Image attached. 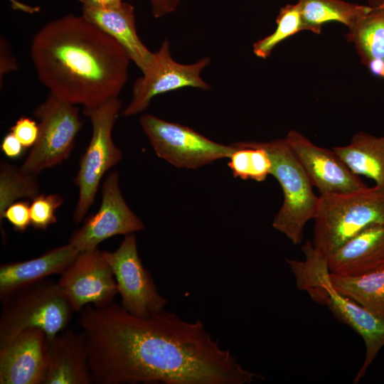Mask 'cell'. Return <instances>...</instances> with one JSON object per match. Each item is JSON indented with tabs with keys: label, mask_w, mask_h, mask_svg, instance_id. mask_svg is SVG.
<instances>
[{
	"label": "cell",
	"mask_w": 384,
	"mask_h": 384,
	"mask_svg": "<svg viewBox=\"0 0 384 384\" xmlns=\"http://www.w3.org/2000/svg\"><path fill=\"white\" fill-rule=\"evenodd\" d=\"M60 194H38L30 204L31 225L36 229L46 230L57 221L55 211L62 205Z\"/></svg>",
	"instance_id": "27"
},
{
	"label": "cell",
	"mask_w": 384,
	"mask_h": 384,
	"mask_svg": "<svg viewBox=\"0 0 384 384\" xmlns=\"http://www.w3.org/2000/svg\"><path fill=\"white\" fill-rule=\"evenodd\" d=\"M114 274L121 305L129 313L148 317L162 310L168 301L161 296L139 256L136 236H124L114 252L103 251Z\"/></svg>",
	"instance_id": "11"
},
{
	"label": "cell",
	"mask_w": 384,
	"mask_h": 384,
	"mask_svg": "<svg viewBox=\"0 0 384 384\" xmlns=\"http://www.w3.org/2000/svg\"><path fill=\"white\" fill-rule=\"evenodd\" d=\"M122 107L117 97L96 107L83 109V114L91 122L92 136L74 179L79 189L73 213L76 223L82 220L92 205L103 176L122 159V151L112 139L113 127Z\"/></svg>",
	"instance_id": "7"
},
{
	"label": "cell",
	"mask_w": 384,
	"mask_h": 384,
	"mask_svg": "<svg viewBox=\"0 0 384 384\" xmlns=\"http://www.w3.org/2000/svg\"><path fill=\"white\" fill-rule=\"evenodd\" d=\"M80 253L68 242L33 259L1 265L0 300L24 286L62 274Z\"/></svg>",
	"instance_id": "19"
},
{
	"label": "cell",
	"mask_w": 384,
	"mask_h": 384,
	"mask_svg": "<svg viewBox=\"0 0 384 384\" xmlns=\"http://www.w3.org/2000/svg\"><path fill=\"white\" fill-rule=\"evenodd\" d=\"M331 274L357 277L384 267V223L370 225L328 256Z\"/></svg>",
	"instance_id": "16"
},
{
	"label": "cell",
	"mask_w": 384,
	"mask_h": 384,
	"mask_svg": "<svg viewBox=\"0 0 384 384\" xmlns=\"http://www.w3.org/2000/svg\"><path fill=\"white\" fill-rule=\"evenodd\" d=\"M6 218L16 231H25L31 225L30 205L28 202L17 201L11 204L0 215Z\"/></svg>",
	"instance_id": "28"
},
{
	"label": "cell",
	"mask_w": 384,
	"mask_h": 384,
	"mask_svg": "<svg viewBox=\"0 0 384 384\" xmlns=\"http://www.w3.org/2000/svg\"><path fill=\"white\" fill-rule=\"evenodd\" d=\"M31 57L49 93L84 108L117 97L131 61L112 37L73 14L48 22L36 33Z\"/></svg>",
	"instance_id": "2"
},
{
	"label": "cell",
	"mask_w": 384,
	"mask_h": 384,
	"mask_svg": "<svg viewBox=\"0 0 384 384\" xmlns=\"http://www.w3.org/2000/svg\"><path fill=\"white\" fill-rule=\"evenodd\" d=\"M276 29L270 35L253 44V52L259 58H268L274 48L283 41L304 31L298 4L281 8L276 19Z\"/></svg>",
	"instance_id": "26"
},
{
	"label": "cell",
	"mask_w": 384,
	"mask_h": 384,
	"mask_svg": "<svg viewBox=\"0 0 384 384\" xmlns=\"http://www.w3.org/2000/svg\"><path fill=\"white\" fill-rule=\"evenodd\" d=\"M139 124L156 154L178 168L197 169L216 160L229 158L235 144L213 142L194 129L149 114Z\"/></svg>",
	"instance_id": "9"
},
{
	"label": "cell",
	"mask_w": 384,
	"mask_h": 384,
	"mask_svg": "<svg viewBox=\"0 0 384 384\" xmlns=\"http://www.w3.org/2000/svg\"><path fill=\"white\" fill-rule=\"evenodd\" d=\"M81 14L116 41L142 72L146 68L154 53L137 34L134 8L132 4L123 1L105 9L82 6Z\"/></svg>",
	"instance_id": "18"
},
{
	"label": "cell",
	"mask_w": 384,
	"mask_h": 384,
	"mask_svg": "<svg viewBox=\"0 0 384 384\" xmlns=\"http://www.w3.org/2000/svg\"><path fill=\"white\" fill-rule=\"evenodd\" d=\"M204 57L192 64H182L171 56L169 42L165 39L146 68L133 84L132 98L122 112L124 117L136 115L149 106L151 100L161 94L186 87L210 89L201 76V71L210 63Z\"/></svg>",
	"instance_id": "10"
},
{
	"label": "cell",
	"mask_w": 384,
	"mask_h": 384,
	"mask_svg": "<svg viewBox=\"0 0 384 384\" xmlns=\"http://www.w3.org/2000/svg\"><path fill=\"white\" fill-rule=\"evenodd\" d=\"M10 132L18 139L25 148H32L38 139L39 127L33 119L22 117L11 127Z\"/></svg>",
	"instance_id": "29"
},
{
	"label": "cell",
	"mask_w": 384,
	"mask_h": 384,
	"mask_svg": "<svg viewBox=\"0 0 384 384\" xmlns=\"http://www.w3.org/2000/svg\"><path fill=\"white\" fill-rule=\"evenodd\" d=\"M33 114L39 120L38 137L20 168L36 176L69 157L82 122L77 105L50 93Z\"/></svg>",
	"instance_id": "8"
},
{
	"label": "cell",
	"mask_w": 384,
	"mask_h": 384,
	"mask_svg": "<svg viewBox=\"0 0 384 384\" xmlns=\"http://www.w3.org/2000/svg\"><path fill=\"white\" fill-rule=\"evenodd\" d=\"M98 210L75 230L69 243L80 252L97 248L102 241L117 235H128L144 228L141 219L125 202L119 186L118 172L108 174L102 187Z\"/></svg>",
	"instance_id": "12"
},
{
	"label": "cell",
	"mask_w": 384,
	"mask_h": 384,
	"mask_svg": "<svg viewBox=\"0 0 384 384\" xmlns=\"http://www.w3.org/2000/svg\"><path fill=\"white\" fill-rule=\"evenodd\" d=\"M151 14L155 18H161L174 11L180 0H149Z\"/></svg>",
	"instance_id": "32"
},
{
	"label": "cell",
	"mask_w": 384,
	"mask_h": 384,
	"mask_svg": "<svg viewBox=\"0 0 384 384\" xmlns=\"http://www.w3.org/2000/svg\"><path fill=\"white\" fill-rule=\"evenodd\" d=\"M18 69V63L13 55L8 41L3 36L0 38V78Z\"/></svg>",
	"instance_id": "30"
},
{
	"label": "cell",
	"mask_w": 384,
	"mask_h": 384,
	"mask_svg": "<svg viewBox=\"0 0 384 384\" xmlns=\"http://www.w3.org/2000/svg\"><path fill=\"white\" fill-rule=\"evenodd\" d=\"M332 149L356 175L372 179L375 186L384 188V135L376 137L360 132L349 144Z\"/></svg>",
	"instance_id": "21"
},
{
	"label": "cell",
	"mask_w": 384,
	"mask_h": 384,
	"mask_svg": "<svg viewBox=\"0 0 384 384\" xmlns=\"http://www.w3.org/2000/svg\"><path fill=\"white\" fill-rule=\"evenodd\" d=\"M26 148L18 139L11 132L8 133L3 139L1 149L7 157L18 159L22 156Z\"/></svg>",
	"instance_id": "31"
},
{
	"label": "cell",
	"mask_w": 384,
	"mask_h": 384,
	"mask_svg": "<svg viewBox=\"0 0 384 384\" xmlns=\"http://www.w3.org/2000/svg\"><path fill=\"white\" fill-rule=\"evenodd\" d=\"M58 284L73 311L87 304L105 305L118 293L117 282L103 251L81 252L60 274Z\"/></svg>",
	"instance_id": "13"
},
{
	"label": "cell",
	"mask_w": 384,
	"mask_h": 384,
	"mask_svg": "<svg viewBox=\"0 0 384 384\" xmlns=\"http://www.w3.org/2000/svg\"><path fill=\"white\" fill-rule=\"evenodd\" d=\"M48 340L38 328L21 331L0 348L1 384H43L48 365Z\"/></svg>",
	"instance_id": "15"
},
{
	"label": "cell",
	"mask_w": 384,
	"mask_h": 384,
	"mask_svg": "<svg viewBox=\"0 0 384 384\" xmlns=\"http://www.w3.org/2000/svg\"><path fill=\"white\" fill-rule=\"evenodd\" d=\"M303 260H287L297 287L311 299L326 306L334 316L358 334L366 346L365 360L353 383L366 375L368 368L384 346V318L379 317L334 286L328 267V257L318 251L307 240L302 247Z\"/></svg>",
	"instance_id": "3"
},
{
	"label": "cell",
	"mask_w": 384,
	"mask_h": 384,
	"mask_svg": "<svg viewBox=\"0 0 384 384\" xmlns=\"http://www.w3.org/2000/svg\"><path fill=\"white\" fill-rule=\"evenodd\" d=\"M331 279L339 292L373 314L384 318V267L357 277L331 274Z\"/></svg>",
	"instance_id": "23"
},
{
	"label": "cell",
	"mask_w": 384,
	"mask_h": 384,
	"mask_svg": "<svg viewBox=\"0 0 384 384\" xmlns=\"http://www.w3.org/2000/svg\"><path fill=\"white\" fill-rule=\"evenodd\" d=\"M370 9L348 28L362 63L375 77L384 79V0H368Z\"/></svg>",
	"instance_id": "20"
},
{
	"label": "cell",
	"mask_w": 384,
	"mask_h": 384,
	"mask_svg": "<svg viewBox=\"0 0 384 384\" xmlns=\"http://www.w3.org/2000/svg\"><path fill=\"white\" fill-rule=\"evenodd\" d=\"M82 4V6L91 8L105 9L117 6L123 2V0H78Z\"/></svg>",
	"instance_id": "33"
},
{
	"label": "cell",
	"mask_w": 384,
	"mask_h": 384,
	"mask_svg": "<svg viewBox=\"0 0 384 384\" xmlns=\"http://www.w3.org/2000/svg\"><path fill=\"white\" fill-rule=\"evenodd\" d=\"M36 176L9 164H1L0 215L18 198L33 199L39 193Z\"/></svg>",
	"instance_id": "25"
},
{
	"label": "cell",
	"mask_w": 384,
	"mask_h": 384,
	"mask_svg": "<svg viewBox=\"0 0 384 384\" xmlns=\"http://www.w3.org/2000/svg\"><path fill=\"white\" fill-rule=\"evenodd\" d=\"M304 31L319 34L328 22H338L348 28L370 9V5H361L343 0H298Z\"/></svg>",
	"instance_id": "22"
},
{
	"label": "cell",
	"mask_w": 384,
	"mask_h": 384,
	"mask_svg": "<svg viewBox=\"0 0 384 384\" xmlns=\"http://www.w3.org/2000/svg\"><path fill=\"white\" fill-rule=\"evenodd\" d=\"M260 143L271 158V175L283 193V202L272 227L299 245L303 241L306 224L315 217L319 196L285 138Z\"/></svg>",
	"instance_id": "6"
},
{
	"label": "cell",
	"mask_w": 384,
	"mask_h": 384,
	"mask_svg": "<svg viewBox=\"0 0 384 384\" xmlns=\"http://www.w3.org/2000/svg\"><path fill=\"white\" fill-rule=\"evenodd\" d=\"M285 139L321 196L346 194L368 186L332 149L316 145L296 130H290Z\"/></svg>",
	"instance_id": "14"
},
{
	"label": "cell",
	"mask_w": 384,
	"mask_h": 384,
	"mask_svg": "<svg viewBox=\"0 0 384 384\" xmlns=\"http://www.w3.org/2000/svg\"><path fill=\"white\" fill-rule=\"evenodd\" d=\"M95 384H247L258 375L244 368L200 320L164 309L134 316L112 302L80 312Z\"/></svg>",
	"instance_id": "1"
},
{
	"label": "cell",
	"mask_w": 384,
	"mask_h": 384,
	"mask_svg": "<svg viewBox=\"0 0 384 384\" xmlns=\"http://www.w3.org/2000/svg\"><path fill=\"white\" fill-rule=\"evenodd\" d=\"M1 302L0 348L28 328L43 330L50 341L72 319L73 310L58 282L46 279L18 289Z\"/></svg>",
	"instance_id": "5"
},
{
	"label": "cell",
	"mask_w": 384,
	"mask_h": 384,
	"mask_svg": "<svg viewBox=\"0 0 384 384\" xmlns=\"http://www.w3.org/2000/svg\"><path fill=\"white\" fill-rule=\"evenodd\" d=\"M234 144L235 149L229 156L228 166L235 177L262 182L271 175L272 160L260 142H241Z\"/></svg>",
	"instance_id": "24"
},
{
	"label": "cell",
	"mask_w": 384,
	"mask_h": 384,
	"mask_svg": "<svg viewBox=\"0 0 384 384\" xmlns=\"http://www.w3.org/2000/svg\"><path fill=\"white\" fill-rule=\"evenodd\" d=\"M48 344V365L43 384L93 383L82 331L65 329Z\"/></svg>",
	"instance_id": "17"
},
{
	"label": "cell",
	"mask_w": 384,
	"mask_h": 384,
	"mask_svg": "<svg viewBox=\"0 0 384 384\" xmlns=\"http://www.w3.org/2000/svg\"><path fill=\"white\" fill-rule=\"evenodd\" d=\"M314 220L312 244L328 257L366 228L384 223V188L320 195Z\"/></svg>",
	"instance_id": "4"
}]
</instances>
